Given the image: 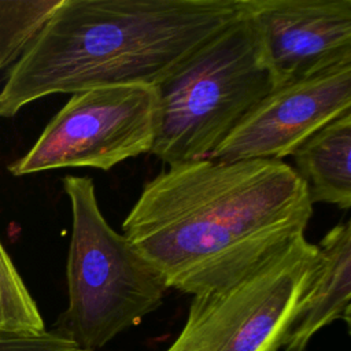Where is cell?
<instances>
[{
	"mask_svg": "<svg viewBox=\"0 0 351 351\" xmlns=\"http://www.w3.org/2000/svg\"><path fill=\"white\" fill-rule=\"evenodd\" d=\"M311 215L307 186L284 160L204 158L149 180L122 234L167 288L196 296L239 280Z\"/></svg>",
	"mask_w": 351,
	"mask_h": 351,
	"instance_id": "1",
	"label": "cell"
},
{
	"mask_svg": "<svg viewBox=\"0 0 351 351\" xmlns=\"http://www.w3.org/2000/svg\"><path fill=\"white\" fill-rule=\"evenodd\" d=\"M237 12V0H62L10 67L0 118L55 93L156 86Z\"/></svg>",
	"mask_w": 351,
	"mask_h": 351,
	"instance_id": "2",
	"label": "cell"
},
{
	"mask_svg": "<svg viewBox=\"0 0 351 351\" xmlns=\"http://www.w3.org/2000/svg\"><path fill=\"white\" fill-rule=\"evenodd\" d=\"M155 88L158 129L149 154L171 166L208 158L274 82L256 32L239 8Z\"/></svg>",
	"mask_w": 351,
	"mask_h": 351,
	"instance_id": "3",
	"label": "cell"
},
{
	"mask_svg": "<svg viewBox=\"0 0 351 351\" xmlns=\"http://www.w3.org/2000/svg\"><path fill=\"white\" fill-rule=\"evenodd\" d=\"M63 189L71 207L69 306L56 332L81 350L99 351L155 311L169 288L128 239L108 225L92 178L67 176Z\"/></svg>",
	"mask_w": 351,
	"mask_h": 351,
	"instance_id": "4",
	"label": "cell"
},
{
	"mask_svg": "<svg viewBox=\"0 0 351 351\" xmlns=\"http://www.w3.org/2000/svg\"><path fill=\"white\" fill-rule=\"evenodd\" d=\"M318 263L317 244L293 236L234 282L193 296L165 351H278Z\"/></svg>",
	"mask_w": 351,
	"mask_h": 351,
	"instance_id": "5",
	"label": "cell"
},
{
	"mask_svg": "<svg viewBox=\"0 0 351 351\" xmlns=\"http://www.w3.org/2000/svg\"><path fill=\"white\" fill-rule=\"evenodd\" d=\"M156 129L154 85H111L77 92L8 171L22 177L66 167L110 170L129 158L149 154Z\"/></svg>",
	"mask_w": 351,
	"mask_h": 351,
	"instance_id": "6",
	"label": "cell"
},
{
	"mask_svg": "<svg viewBox=\"0 0 351 351\" xmlns=\"http://www.w3.org/2000/svg\"><path fill=\"white\" fill-rule=\"evenodd\" d=\"M347 111H351V62L271 89L208 159L282 160L317 130Z\"/></svg>",
	"mask_w": 351,
	"mask_h": 351,
	"instance_id": "7",
	"label": "cell"
},
{
	"mask_svg": "<svg viewBox=\"0 0 351 351\" xmlns=\"http://www.w3.org/2000/svg\"><path fill=\"white\" fill-rule=\"evenodd\" d=\"M274 88L351 62V0H237Z\"/></svg>",
	"mask_w": 351,
	"mask_h": 351,
	"instance_id": "8",
	"label": "cell"
},
{
	"mask_svg": "<svg viewBox=\"0 0 351 351\" xmlns=\"http://www.w3.org/2000/svg\"><path fill=\"white\" fill-rule=\"evenodd\" d=\"M319 263L287 333L285 351H304L322 328L336 319L350 325L351 225H335L317 244Z\"/></svg>",
	"mask_w": 351,
	"mask_h": 351,
	"instance_id": "9",
	"label": "cell"
},
{
	"mask_svg": "<svg viewBox=\"0 0 351 351\" xmlns=\"http://www.w3.org/2000/svg\"><path fill=\"white\" fill-rule=\"evenodd\" d=\"M351 111L335 118L293 152L295 171L304 181L311 203L351 207Z\"/></svg>",
	"mask_w": 351,
	"mask_h": 351,
	"instance_id": "10",
	"label": "cell"
},
{
	"mask_svg": "<svg viewBox=\"0 0 351 351\" xmlns=\"http://www.w3.org/2000/svg\"><path fill=\"white\" fill-rule=\"evenodd\" d=\"M62 0H0V71L26 51Z\"/></svg>",
	"mask_w": 351,
	"mask_h": 351,
	"instance_id": "11",
	"label": "cell"
},
{
	"mask_svg": "<svg viewBox=\"0 0 351 351\" xmlns=\"http://www.w3.org/2000/svg\"><path fill=\"white\" fill-rule=\"evenodd\" d=\"M45 332L44 319L0 240V337Z\"/></svg>",
	"mask_w": 351,
	"mask_h": 351,
	"instance_id": "12",
	"label": "cell"
},
{
	"mask_svg": "<svg viewBox=\"0 0 351 351\" xmlns=\"http://www.w3.org/2000/svg\"><path fill=\"white\" fill-rule=\"evenodd\" d=\"M0 351H81L78 344L56 330L33 336L0 337Z\"/></svg>",
	"mask_w": 351,
	"mask_h": 351,
	"instance_id": "13",
	"label": "cell"
},
{
	"mask_svg": "<svg viewBox=\"0 0 351 351\" xmlns=\"http://www.w3.org/2000/svg\"><path fill=\"white\" fill-rule=\"evenodd\" d=\"M81 351H88V350H81ZM100 351V350H99Z\"/></svg>",
	"mask_w": 351,
	"mask_h": 351,
	"instance_id": "14",
	"label": "cell"
}]
</instances>
